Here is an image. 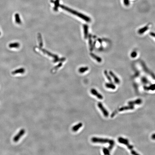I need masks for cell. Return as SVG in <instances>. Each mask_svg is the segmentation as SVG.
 <instances>
[{
	"label": "cell",
	"instance_id": "cell-1",
	"mask_svg": "<svg viewBox=\"0 0 155 155\" xmlns=\"http://www.w3.org/2000/svg\"><path fill=\"white\" fill-rule=\"evenodd\" d=\"M59 7H61L62 9L68 11V12H69L70 13H72L73 15H75L78 16L79 17L82 18V19L85 20L86 21L89 22L91 21V19L89 17H87V16H86V15H83V14H81V13H79L78 12H77V11H75V10H72V9L69 8L67 7H65L64 5H60Z\"/></svg>",
	"mask_w": 155,
	"mask_h": 155
},
{
	"label": "cell",
	"instance_id": "cell-2",
	"mask_svg": "<svg viewBox=\"0 0 155 155\" xmlns=\"http://www.w3.org/2000/svg\"><path fill=\"white\" fill-rule=\"evenodd\" d=\"M91 140V141L94 143H108L111 144L115 142L113 140L107 139L96 138V137H93Z\"/></svg>",
	"mask_w": 155,
	"mask_h": 155
},
{
	"label": "cell",
	"instance_id": "cell-3",
	"mask_svg": "<svg viewBox=\"0 0 155 155\" xmlns=\"http://www.w3.org/2000/svg\"><path fill=\"white\" fill-rule=\"evenodd\" d=\"M118 141L120 143L124 144L131 151L133 150V146L130 144L129 143V141L127 139L122 138V137H119L118 138Z\"/></svg>",
	"mask_w": 155,
	"mask_h": 155
},
{
	"label": "cell",
	"instance_id": "cell-4",
	"mask_svg": "<svg viewBox=\"0 0 155 155\" xmlns=\"http://www.w3.org/2000/svg\"><path fill=\"white\" fill-rule=\"evenodd\" d=\"M97 105L98 108H100V110L102 112L103 115L106 117H108V116H109V113H108V111H107V110L103 106V105L102 103H98Z\"/></svg>",
	"mask_w": 155,
	"mask_h": 155
},
{
	"label": "cell",
	"instance_id": "cell-5",
	"mask_svg": "<svg viewBox=\"0 0 155 155\" xmlns=\"http://www.w3.org/2000/svg\"><path fill=\"white\" fill-rule=\"evenodd\" d=\"M25 131L24 129H22L21 130L18 134L14 137L13 138V141L15 142H17L19 140V139L21 138V137L24 135L25 133Z\"/></svg>",
	"mask_w": 155,
	"mask_h": 155
},
{
	"label": "cell",
	"instance_id": "cell-6",
	"mask_svg": "<svg viewBox=\"0 0 155 155\" xmlns=\"http://www.w3.org/2000/svg\"><path fill=\"white\" fill-rule=\"evenodd\" d=\"M91 93L94 96H96L100 100L103 99V97L100 93L98 92L95 89L92 88L91 90Z\"/></svg>",
	"mask_w": 155,
	"mask_h": 155
},
{
	"label": "cell",
	"instance_id": "cell-7",
	"mask_svg": "<svg viewBox=\"0 0 155 155\" xmlns=\"http://www.w3.org/2000/svg\"><path fill=\"white\" fill-rule=\"evenodd\" d=\"M134 108V105H129L127 106H124L120 108L119 110V111H124L128 110H132Z\"/></svg>",
	"mask_w": 155,
	"mask_h": 155
},
{
	"label": "cell",
	"instance_id": "cell-8",
	"mask_svg": "<svg viewBox=\"0 0 155 155\" xmlns=\"http://www.w3.org/2000/svg\"><path fill=\"white\" fill-rule=\"evenodd\" d=\"M142 102V100L141 99H138L133 101H130L128 102V104L129 105H140Z\"/></svg>",
	"mask_w": 155,
	"mask_h": 155
},
{
	"label": "cell",
	"instance_id": "cell-9",
	"mask_svg": "<svg viewBox=\"0 0 155 155\" xmlns=\"http://www.w3.org/2000/svg\"><path fill=\"white\" fill-rule=\"evenodd\" d=\"M109 74L114 79V81L116 83V84H119L120 83V81L119 79L117 77L115 74L113 73L112 71H110L109 72Z\"/></svg>",
	"mask_w": 155,
	"mask_h": 155
},
{
	"label": "cell",
	"instance_id": "cell-10",
	"mask_svg": "<svg viewBox=\"0 0 155 155\" xmlns=\"http://www.w3.org/2000/svg\"><path fill=\"white\" fill-rule=\"evenodd\" d=\"M25 69L24 68H21L17 69L12 72V74L15 75L17 74H23L25 72Z\"/></svg>",
	"mask_w": 155,
	"mask_h": 155
},
{
	"label": "cell",
	"instance_id": "cell-11",
	"mask_svg": "<svg viewBox=\"0 0 155 155\" xmlns=\"http://www.w3.org/2000/svg\"><path fill=\"white\" fill-rule=\"evenodd\" d=\"M82 126H83V124L81 122H80V123H79L78 124L72 127V129L73 131L74 132L77 131L79 130V129L80 128H81Z\"/></svg>",
	"mask_w": 155,
	"mask_h": 155
},
{
	"label": "cell",
	"instance_id": "cell-12",
	"mask_svg": "<svg viewBox=\"0 0 155 155\" xmlns=\"http://www.w3.org/2000/svg\"><path fill=\"white\" fill-rule=\"evenodd\" d=\"M51 2L53 3L54 4V7L53 10L55 11H57L58 10V8L59 7V0H56L55 1H53L51 0Z\"/></svg>",
	"mask_w": 155,
	"mask_h": 155
},
{
	"label": "cell",
	"instance_id": "cell-13",
	"mask_svg": "<svg viewBox=\"0 0 155 155\" xmlns=\"http://www.w3.org/2000/svg\"><path fill=\"white\" fill-rule=\"evenodd\" d=\"M20 46V44L18 43H11L9 45L10 48H18Z\"/></svg>",
	"mask_w": 155,
	"mask_h": 155
},
{
	"label": "cell",
	"instance_id": "cell-14",
	"mask_svg": "<svg viewBox=\"0 0 155 155\" xmlns=\"http://www.w3.org/2000/svg\"><path fill=\"white\" fill-rule=\"evenodd\" d=\"M15 21L16 24H21L22 22L21 19L18 13H16L15 15Z\"/></svg>",
	"mask_w": 155,
	"mask_h": 155
},
{
	"label": "cell",
	"instance_id": "cell-15",
	"mask_svg": "<svg viewBox=\"0 0 155 155\" xmlns=\"http://www.w3.org/2000/svg\"><path fill=\"white\" fill-rule=\"evenodd\" d=\"M105 86L108 88H110L112 89H115L116 88L115 85L112 83H106L105 84Z\"/></svg>",
	"mask_w": 155,
	"mask_h": 155
},
{
	"label": "cell",
	"instance_id": "cell-16",
	"mask_svg": "<svg viewBox=\"0 0 155 155\" xmlns=\"http://www.w3.org/2000/svg\"><path fill=\"white\" fill-rule=\"evenodd\" d=\"M91 56L92 57H93V58L95 59L98 62H101L102 61V59H101V58L96 55L94 54H93V53H91Z\"/></svg>",
	"mask_w": 155,
	"mask_h": 155
},
{
	"label": "cell",
	"instance_id": "cell-17",
	"mask_svg": "<svg viewBox=\"0 0 155 155\" xmlns=\"http://www.w3.org/2000/svg\"><path fill=\"white\" fill-rule=\"evenodd\" d=\"M145 90H151V91H154L155 90V84H152L148 87H144Z\"/></svg>",
	"mask_w": 155,
	"mask_h": 155
},
{
	"label": "cell",
	"instance_id": "cell-18",
	"mask_svg": "<svg viewBox=\"0 0 155 155\" xmlns=\"http://www.w3.org/2000/svg\"><path fill=\"white\" fill-rule=\"evenodd\" d=\"M148 26H145L144 27L141 28V29H140L138 31V33L139 34H142L143 33H144L146 31H147L148 29Z\"/></svg>",
	"mask_w": 155,
	"mask_h": 155
},
{
	"label": "cell",
	"instance_id": "cell-19",
	"mask_svg": "<svg viewBox=\"0 0 155 155\" xmlns=\"http://www.w3.org/2000/svg\"><path fill=\"white\" fill-rule=\"evenodd\" d=\"M84 37H85V38H87V36H88V26L86 25H84Z\"/></svg>",
	"mask_w": 155,
	"mask_h": 155
},
{
	"label": "cell",
	"instance_id": "cell-20",
	"mask_svg": "<svg viewBox=\"0 0 155 155\" xmlns=\"http://www.w3.org/2000/svg\"><path fill=\"white\" fill-rule=\"evenodd\" d=\"M104 73H105V75L106 77L107 78V79L110 82H112V81L111 78V77L109 75H108L107 71H105V72H104Z\"/></svg>",
	"mask_w": 155,
	"mask_h": 155
},
{
	"label": "cell",
	"instance_id": "cell-21",
	"mask_svg": "<svg viewBox=\"0 0 155 155\" xmlns=\"http://www.w3.org/2000/svg\"><path fill=\"white\" fill-rule=\"evenodd\" d=\"M103 151L105 155H110V151L108 148H103Z\"/></svg>",
	"mask_w": 155,
	"mask_h": 155
},
{
	"label": "cell",
	"instance_id": "cell-22",
	"mask_svg": "<svg viewBox=\"0 0 155 155\" xmlns=\"http://www.w3.org/2000/svg\"><path fill=\"white\" fill-rule=\"evenodd\" d=\"M88 67L81 68L79 69V71L81 73H83L85 72L86 71L88 70Z\"/></svg>",
	"mask_w": 155,
	"mask_h": 155
},
{
	"label": "cell",
	"instance_id": "cell-23",
	"mask_svg": "<svg viewBox=\"0 0 155 155\" xmlns=\"http://www.w3.org/2000/svg\"><path fill=\"white\" fill-rule=\"evenodd\" d=\"M124 4L126 6H128L130 5L129 0H123Z\"/></svg>",
	"mask_w": 155,
	"mask_h": 155
},
{
	"label": "cell",
	"instance_id": "cell-24",
	"mask_svg": "<svg viewBox=\"0 0 155 155\" xmlns=\"http://www.w3.org/2000/svg\"><path fill=\"white\" fill-rule=\"evenodd\" d=\"M131 55L132 58H135V57H136L137 56V53H136V52H135V51H134V52H132L131 53Z\"/></svg>",
	"mask_w": 155,
	"mask_h": 155
},
{
	"label": "cell",
	"instance_id": "cell-25",
	"mask_svg": "<svg viewBox=\"0 0 155 155\" xmlns=\"http://www.w3.org/2000/svg\"><path fill=\"white\" fill-rule=\"evenodd\" d=\"M131 153L133 155H139L137 153V152L135 151L134 150H132L131 151Z\"/></svg>",
	"mask_w": 155,
	"mask_h": 155
},
{
	"label": "cell",
	"instance_id": "cell-26",
	"mask_svg": "<svg viewBox=\"0 0 155 155\" xmlns=\"http://www.w3.org/2000/svg\"><path fill=\"white\" fill-rule=\"evenodd\" d=\"M151 138L153 140H155V134H153L151 136Z\"/></svg>",
	"mask_w": 155,
	"mask_h": 155
},
{
	"label": "cell",
	"instance_id": "cell-27",
	"mask_svg": "<svg viewBox=\"0 0 155 155\" xmlns=\"http://www.w3.org/2000/svg\"><path fill=\"white\" fill-rule=\"evenodd\" d=\"M150 34L151 36H152L154 38H155V34L153 32H151L150 33Z\"/></svg>",
	"mask_w": 155,
	"mask_h": 155
},
{
	"label": "cell",
	"instance_id": "cell-28",
	"mask_svg": "<svg viewBox=\"0 0 155 155\" xmlns=\"http://www.w3.org/2000/svg\"><path fill=\"white\" fill-rule=\"evenodd\" d=\"M1 32H0V36L1 35Z\"/></svg>",
	"mask_w": 155,
	"mask_h": 155
}]
</instances>
